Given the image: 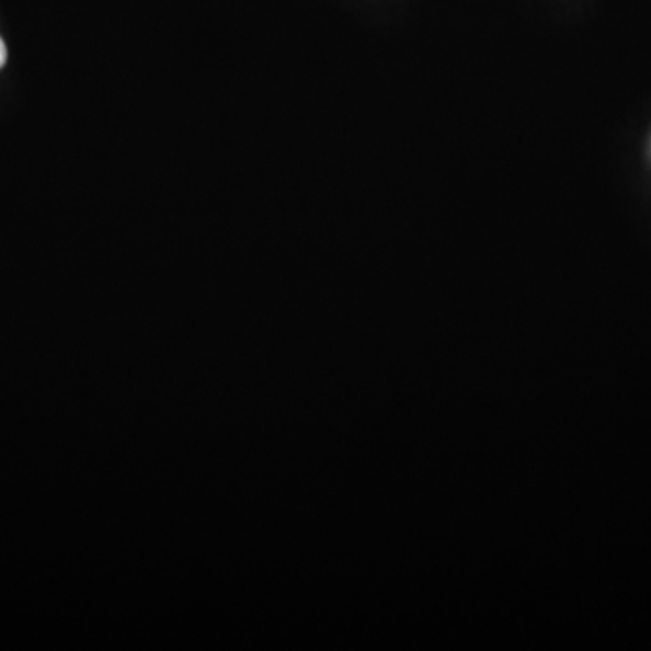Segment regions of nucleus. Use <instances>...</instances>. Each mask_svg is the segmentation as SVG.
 <instances>
[{
  "label": "nucleus",
  "mask_w": 651,
  "mask_h": 651,
  "mask_svg": "<svg viewBox=\"0 0 651 651\" xmlns=\"http://www.w3.org/2000/svg\"><path fill=\"white\" fill-rule=\"evenodd\" d=\"M5 58H8V52H5L4 41H2V38H0V68H2V66H4Z\"/></svg>",
  "instance_id": "obj_1"
}]
</instances>
